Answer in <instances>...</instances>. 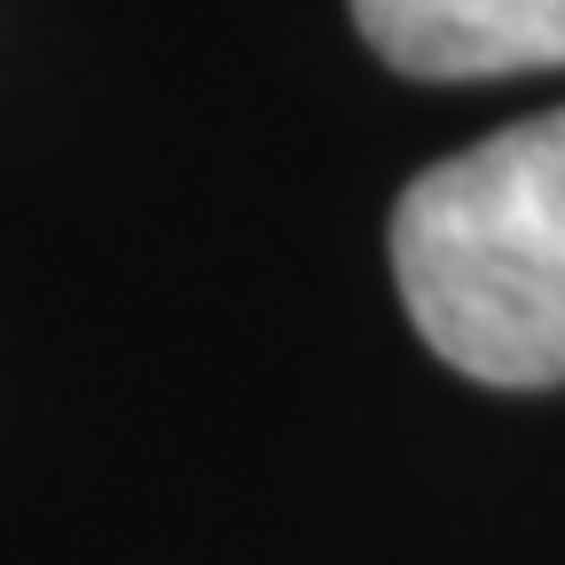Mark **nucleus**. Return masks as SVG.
<instances>
[{"label":"nucleus","instance_id":"obj_1","mask_svg":"<svg viewBox=\"0 0 565 565\" xmlns=\"http://www.w3.org/2000/svg\"><path fill=\"white\" fill-rule=\"evenodd\" d=\"M393 282L448 370L565 385V110L416 173L393 204Z\"/></svg>","mask_w":565,"mask_h":565},{"label":"nucleus","instance_id":"obj_2","mask_svg":"<svg viewBox=\"0 0 565 565\" xmlns=\"http://www.w3.org/2000/svg\"><path fill=\"white\" fill-rule=\"evenodd\" d=\"M353 24L408 79H503L565 63V0H353Z\"/></svg>","mask_w":565,"mask_h":565}]
</instances>
